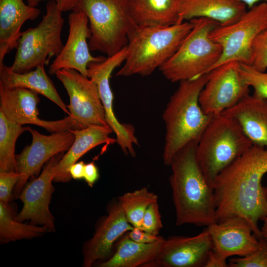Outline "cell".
Returning <instances> with one entry per match:
<instances>
[{
	"label": "cell",
	"mask_w": 267,
	"mask_h": 267,
	"mask_svg": "<svg viewBox=\"0 0 267 267\" xmlns=\"http://www.w3.org/2000/svg\"><path fill=\"white\" fill-rule=\"evenodd\" d=\"M24 0H0V63L9 52L16 48L24 23L36 19L41 13L39 8Z\"/></svg>",
	"instance_id": "21"
},
{
	"label": "cell",
	"mask_w": 267,
	"mask_h": 267,
	"mask_svg": "<svg viewBox=\"0 0 267 267\" xmlns=\"http://www.w3.org/2000/svg\"><path fill=\"white\" fill-rule=\"evenodd\" d=\"M48 231L43 226L27 224L13 218L8 205L0 201V240L1 243L37 238Z\"/></svg>",
	"instance_id": "27"
},
{
	"label": "cell",
	"mask_w": 267,
	"mask_h": 267,
	"mask_svg": "<svg viewBox=\"0 0 267 267\" xmlns=\"http://www.w3.org/2000/svg\"><path fill=\"white\" fill-rule=\"evenodd\" d=\"M180 0H129L130 11L139 26L164 27L182 22Z\"/></svg>",
	"instance_id": "25"
},
{
	"label": "cell",
	"mask_w": 267,
	"mask_h": 267,
	"mask_svg": "<svg viewBox=\"0 0 267 267\" xmlns=\"http://www.w3.org/2000/svg\"><path fill=\"white\" fill-rule=\"evenodd\" d=\"M32 136L30 145L26 146L15 156L16 172L20 177L15 187L14 195L18 197L28 180L39 175L43 165L52 157L67 151L72 145L74 134L70 131L56 132L49 135L40 134L30 127Z\"/></svg>",
	"instance_id": "13"
},
{
	"label": "cell",
	"mask_w": 267,
	"mask_h": 267,
	"mask_svg": "<svg viewBox=\"0 0 267 267\" xmlns=\"http://www.w3.org/2000/svg\"><path fill=\"white\" fill-rule=\"evenodd\" d=\"M62 11L54 1L49 0L45 13L35 27L22 32L18 41L11 71L23 73L38 66L48 65L61 51L64 44L61 32L64 20Z\"/></svg>",
	"instance_id": "8"
},
{
	"label": "cell",
	"mask_w": 267,
	"mask_h": 267,
	"mask_svg": "<svg viewBox=\"0 0 267 267\" xmlns=\"http://www.w3.org/2000/svg\"><path fill=\"white\" fill-rule=\"evenodd\" d=\"M0 82L7 87L25 88L42 94L69 115L67 105L58 94L44 66H38L27 72L18 73L10 70L8 66L2 62L0 63Z\"/></svg>",
	"instance_id": "24"
},
{
	"label": "cell",
	"mask_w": 267,
	"mask_h": 267,
	"mask_svg": "<svg viewBox=\"0 0 267 267\" xmlns=\"http://www.w3.org/2000/svg\"><path fill=\"white\" fill-rule=\"evenodd\" d=\"M19 177L16 171L0 172V201L5 205H8Z\"/></svg>",
	"instance_id": "34"
},
{
	"label": "cell",
	"mask_w": 267,
	"mask_h": 267,
	"mask_svg": "<svg viewBox=\"0 0 267 267\" xmlns=\"http://www.w3.org/2000/svg\"><path fill=\"white\" fill-rule=\"evenodd\" d=\"M239 63L232 61L220 65L208 73L199 96L205 113L216 116L237 104L249 94L250 89L239 71Z\"/></svg>",
	"instance_id": "11"
},
{
	"label": "cell",
	"mask_w": 267,
	"mask_h": 267,
	"mask_svg": "<svg viewBox=\"0 0 267 267\" xmlns=\"http://www.w3.org/2000/svg\"><path fill=\"white\" fill-rule=\"evenodd\" d=\"M244 3L246 4V6L248 7L249 8H251L255 4H257L258 2L262 1V2H265L267 3V0H240Z\"/></svg>",
	"instance_id": "41"
},
{
	"label": "cell",
	"mask_w": 267,
	"mask_h": 267,
	"mask_svg": "<svg viewBox=\"0 0 267 267\" xmlns=\"http://www.w3.org/2000/svg\"><path fill=\"white\" fill-rule=\"evenodd\" d=\"M239 71L243 82L253 88V94L267 99V72H261L251 65L239 63Z\"/></svg>",
	"instance_id": "30"
},
{
	"label": "cell",
	"mask_w": 267,
	"mask_h": 267,
	"mask_svg": "<svg viewBox=\"0 0 267 267\" xmlns=\"http://www.w3.org/2000/svg\"><path fill=\"white\" fill-rule=\"evenodd\" d=\"M250 65L261 72L267 69V27L257 36L252 44Z\"/></svg>",
	"instance_id": "32"
},
{
	"label": "cell",
	"mask_w": 267,
	"mask_h": 267,
	"mask_svg": "<svg viewBox=\"0 0 267 267\" xmlns=\"http://www.w3.org/2000/svg\"><path fill=\"white\" fill-rule=\"evenodd\" d=\"M260 246L254 252L243 257L231 258L229 267H267V241L261 236Z\"/></svg>",
	"instance_id": "31"
},
{
	"label": "cell",
	"mask_w": 267,
	"mask_h": 267,
	"mask_svg": "<svg viewBox=\"0 0 267 267\" xmlns=\"http://www.w3.org/2000/svg\"><path fill=\"white\" fill-rule=\"evenodd\" d=\"M246 6L240 0H180L179 16L182 21L203 17L225 26L237 21Z\"/></svg>",
	"instance_id": "23"
},
{
	"label": "cell",
	"mask_w": 267,
	"mask_h": 267,
	"mask_svg": "<svg viewBox=\"0 0 267 267\" xmlns=\"http://www.w3.org/2000/svg\"><path fill=\"white\" fill-rule=\"evenodd\" d=\"M165 240L152 243H139L126 235L119 242L112 257L96 265L99 267H143L158 256Z\"/></svg>",
	"instance_id": "26"
},
{
	"label": "cell",
	"mask_w": 267,
	"mask_h": 267,
	"mask_svg": "<svg viewBox=\"0 0 267 267\" xmlns=\"http://www.w3.org/2000/svg\"><path fill=\"white\" fill-rule=\"evenodd\" d=\"M253 145L234 119L221 114L212 118L203 133L196 146V159L213 185L216 177Z\"/></svg>",
	"instance_id": "5"
},
{
	"label": "cell",
	"mask_w": 267,
	"mask_h": 267,
	"mask_svg": "<svg viewBox=\"0 0 267 267\" xmlns=\"http://www.w3.org/2000/svg\"><path fill=\"white\" fill-rule=\"evenodd\" d=\"M85 165V164L82 161L73 164L69 169L72 178L75 179L84 178Z\"/></svg>",
	"instance_id": "39"
},
{
	"label": "cell",
	"mask_w": 267,
	"mask_h": 267,
	"mask_svg": "<svg viewBox=\"0 0 267 267\" xmlns=\"http://www.w3.org/2000/svg\"><path fill=\"white\" fill-rule=\"evenodd\" d=\"M197 144L191 142L181 148L169 165L177 226L190 224L207 227L217 222L213 186L198 163Z\"/></svg>",
	"instance_id": "2"
},
{
	"label": "cell",
	"mask_w": 267,
	"mask_h": 267,
	"mask_svg": "<svg viewBox=\"0 0 267 267\" xmlns=\"http://www.w3.org/2000/svg\"><path fill=\"white\" fill-rule=\"evenodd\" d=\"M38 94L25 88L7 87L0 82V110L8 120L20 126L35 125L51 133L76 130L69 115L57 121L40 119L37 108L40 101Z\"/></svg>",
	"instance_id": "15"
},
{
	"label": "cell",
	"mask_w": 267,
	"mask_h": 267,
	"mask_svg": "<svg viewBox=\"0 0 267 267\" xmlns=\"http://www.w3.org/2000/svg\"><path fill=\"white\" fill-rule=\"evenodd\" d=\"M99 177L98 169L93 161L85 164L84 178L89 186L92 187Z\"/></svg>",
	"instance_id": "37"
},
{
	"label": "cell",
	"mask_w": 267,
	"mask_h": 267,
	"mask_svg": "<svg viewBox=\"0 0 267 267\" xmlns=\"http://www.w3.org/2000/svg\"><path fill=\"white\" fill-rule=\"evenodd\" d=\"M69 34L66 43L48 69L50 75L63 69H74L88 77V65L104 60L106 57L93 56L89 46L91 32L87 16L82 11H72L68 16Z\"/></svg>",
	"instance_id": "16"
},
{
	"label": "cell",
	"mask_w": 267,
	"mask_h": 267,
	"mask_svg": "<svg viewBox=\"0 0 267 267\" xmlns=\"http://www.w3.org/2000/svg\"><path fill=\"white\" fill-rule=\"evenodd\" d=\"M76 10L83 11L88 17L90 50L107 56L126 47L138 26L131 16L129 0H79Z\"/></svg>",
	"instance_id": "6"
},
{
	"label": "cell",
	"mask_w": 267,
	"mask_h": 267,
	"mask_svg": "<svg viewBox=\"0 0 267 267\" xmlns=\"http://www.w3.org/2000/svg\"><path fill=\"white\" fill-rule=\"evenodd\" d=\"M128 54L127 46L101 61L92 62L88 65V78L97 85L104 107L108 125L116 135V142L125 155L135 156L134 145H138L133 126L122 124L117 120L113 110V93L110 85L111 73L124 63Z\"/></svg>",
	"instance_id": "12"
},
{
	"label": "cell",
	"mask_w": 267,
	"mask_h": 267,
	"mask_svg": "<svg viewBox=\"0 0 267 267\" xmlns=\"http://www.w3.org/2000/svg\"><path fill=\"white\" fill-rule=\"evenodd\" d=\"M133 228L117 199L110 202L107 216L99 222L93 236L84 244L83 266L90 267L97 261H105L117 239Z\"/></svg>",
	"instance_id": "19"
},
{
	"label": "cell",
	"mask_w": 267,
	"mask_h": 267,
	"mask_svg": "<svg viewBox=\"0 0 267 267\" xmlns=\"http://www.w3.org/2000/svg\"><path fill=\"white\" fill-rule=\"evenodd\" d=\"M29 128L10 121L0 110V172L16 171V142Z\"/></svg>",
	"instance_id": "28"
},
{
	"label": "cell",
	"mask_w": 267,
	"mask_h": 267,
	"mask_svg": "<svg viewBox=\"0 0 267 267\" xmlns=\"http://www.w3.org/2000/svg\"><path fill=\"white\" fill-rule=\"evenodd\" d=\"M189 21L193 23L191 30L174 55L159 69L173 83L191 80L209 72L222 53L221 46L210 37L219 24L203 17Z\"/></svg>",
	"instance_id": "7"
},
{
	"label": "cell",
	"mask_w": 267,
	"mask_h": 267,
	"mask_svg": "<svg viewBox=\"0 0 267 267\" xmlns=\"http://www.w3.org/2000/svg\"><path fill=\"white\" fill-rule=\"evenodd\" d=\"M267 27V3L265 2L249 8L233 24L217 26L211 31L210 37L221 46L222 53L211 70L232 61L250 65L252 44L257 36Z\"/></svg>",
	"instance_id": "9"
},
{
	"label": "cell",
	"mask_w": 267,
	"mask_h": 267,
	"mask_svg": "<svg viewBox=\"0 0 267 267\" xmlns=\"http://www.w3.org/2000/svg\"><path fill=\"white\" fill-rule=\"evenodd\" d=\"M212 244V250L222 257H243L257 250L259 239L249 222L239 216H232L206 227Z\"/></svg>",
	"instance_id": "18"
},
{
	"label": "cell",
	"mask_w": 267,
	"mask_h": 267,
	"mask_svg": "<svg viewBox=\"0 0 267 267\" xmlns=\"http://www.w3.org/2000/svg\"><path fill=\"white\" fill-rule=\"evenodd\" d=\"M70 99L67 105L76 130L108 125L96 84L76 70L63 69L55 74Z\"/></svg>",
	"instance_id": "10"
},
{
	"label": "cell",
	"mask_w": 267,
	"mask_h": 267,
	"mask_svg": "<svg viewBox=\"0 0 267 267\" xmlns=\"http://www.w3.org/2000/svg\"><path fill=\"white\" fill-rule=\"evenodd\" d=\"M74 134V141L56 168L53 181L67 182L72 177L69 172L70 167L93 148L101 144H110L116 142V138L109 135L113 133L109 125L91 126L80 130H70Z\"/></svg>",
	"instance_id": "22"
},
{
	"label": "cell",
	"mask_w": 267,
	"mask_h": 267,
	"mask_svg": "<svg viewBox=\"0 0 267 267\" xmlns=\"http://www.w3.org/2000/svg\"><path fill=\"white\" fill-rule=\"evenodd\" d=\"M63 153L52 157L44 166L41 174L25 185L18 197L23 206L14 218L16 221L30 220L31 224L45 226L48 231H55L54 219L49 206L54 191L52 182Z\"/></svg>",
	"instance_id": "14"
},
{
	"label": "cell",
	"mask_w": 267,
	"mask_h": 267,
	"mask_svg": "<svg viewBox=\"0 0 267 267\" xmlns=\"http://www.w3.org/2000/svg\"><path fill=\"white\" fill-rule=\"evenodd\" d=\"M212 249L206 228L194 236H170L158 256L143 267H205Z\"/></svg>",
	"instance_id": "17"
},
{
	"label": "cell",
	"mask_w": 267,
	"mask_h": 267,
	"mask_svg": "<svg viewBox=\"0 0 267 267\" xmlns=\"http://www.w3.org/2000/svg\"><path fill=\"white\" fill-rule=\"evenodd\" d=\"M128 236L132 240L139 243H152L165 239L162 236L154 235L135 227L129 231Z\"/></svg>",
	"instance_id": "35"
},
{
	"label": "cell",
	"mask_w": 267,
	"mask_h": 267,
	"mask_svg": "<svg viewBox=\"0 0 267 267\" xmlns=\"http://www.w3.org/2000/svg\"><path fill=\"white\" fill-rule=\"evenodd\" d=\"M262 221H263V224L260 229L261 233L262 236L267 241V217Z\"/></svg>",
	"instance_id": "40"
},
{
	"label": "cell",
	"mask_w": 267,
	"mask_h": 267,
	"mask_svg": "<svg viewBox=\"0 0 267 267\" xmlns=\"http://www.w3.org/2000/svg\"><path fill=\"white\" fill-rule=\"evenodd\" d=\"M163 227L158 201L152 203L146 210L140 229L158 235Z\"/></svg>",
	"instance_id": "33"
},
{
	"label": "cell",
	"mask_w": 267,
	"mask_h": 267,
	"mask_svg": "<svg viewBox=\"0 0 267 267\" xmlns=\"http://www.w3.org/2000/svg\"><path fill=\"white\" fill-rule=\"evenodd\" d=\"M208 73L181 81L171 96L162 115L166 134L163 153L164 165L169 166L173 156L191 142L197 143L213 117L205 113L199 96Z\"/></svg>",
	"instance_id": "3"
},
{
	"label": "cell",
	"mask_w": 267,
	"mask_h": 267,
	"mask_svg": "<svg viewBox=\"0 0 267 267\" xmlns=\"http://www.w3.org/2000/svg\"><path fill=\"white\" fill-rule=\"evenodd\" d=\"M158 198L156 194L143 187L125 193L117 200L128 222L134 227L140 228L146 210L152 203L158 201Z\"/></svg>",
	"instance_id": "29"
},
{
	"label": "cell",
	"mask_w": 267,
	"mask_h": 267,
	"mask_svg": "<svg viewBox=\"0 0 267 267\" xmlns=\"http://www.w3.org/2000/svg\"><path fill=\"white\" fill-rule=\"evenodd\" d=\"M205 267H229L226 259L222 257L212 250L208 255Z\"/></svg>",
	"instance_id": "38"
},
{
	"label": "cell",
	"mask_w": 267,
	"mask_h": 267,
	"mask_svg": "<svg viewBox=\"0 0 267 267\" xmlns=\"http://www.w3.org/2000/svg\"><path fill=\"white\" fill-rule=\"evenodd\" d=\"M234 119L253 145L267 147V99L248 94L222 113Z\"/></svg>",
	"instance_id": "20"
},
{
	"label": "cell",
	"mask_w": 267,
	"mask_h": 267,
	"mask_svg": "<svg viewBox=\"0 0 267 267\" xmlns=\"http://www.w3.org/2000/svg\"><path fill=\"white\" fill-rule=\"evenodd\" d=\"M267 173V147L256 145L223 169L213 184L217 222L242 217L261 237L258 222L267 217V187L262 184Z\"/></svg>",
	"instance_id": "1"
},
{
	"label": "cell",
	"mask_w": 267,
	"mask_h": 267,
	"mask_svg": "<svg viewBox=\"0 0 267 267\" xmlns=\"http://www.w3.org/2000/svg\"><path fill=\"white\" fill-rule=\"evenodd\" d=\"M29 5L37 7L40 2L46 0H25ZM55 1L62 12L75 11L79 0H49Z\"/></svg>",
	"instance_id": "36"
},
{
	"label": "cell",
	"mask_w": 267,
	"mask_h": 267,
	"mask_svg": "<svg viewBox=\"0 0 267 267\" xmlns=\"http://www.w3.org/2000/svg\"><path fill=\"white\" fill-rule=\"evenodd\" d=\"M192 27L191 21L164 27L138 26L129 37L127 56L115 76L150 75L174 55Z\"/></svg>",
	"instance_id": "4"
}]
</instances>
